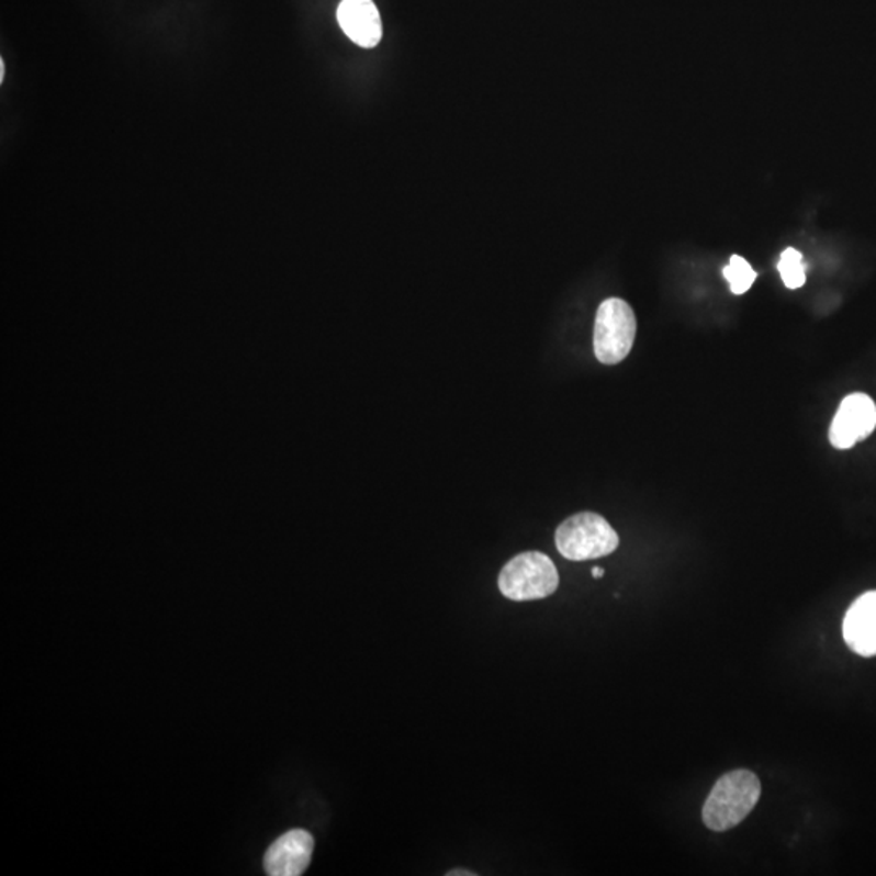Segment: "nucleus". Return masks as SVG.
I'll list each match as a JSON object with an SVG mask.
<instances>
[{
  "label": "nucleus",
  "mask_w": 876,
  "mask_h": 876,
  "mask_svg": "<svg viewBox=\"0 0 876 876\" xmlns=\"http://www.w3.org/2000/svg\"><path fill=\"white\" fill-rule=\"evenodd\" d=\"M762 797V783L749 770L725 774L712 787L703 807V821L716 833L732 830L742 823Z\"/></svg>",
  "instance_id": "1"
},
{
  "label": "nucleus",
  "mask_w": 876,
  "mask_h": 876,
  "mask_svg": "<svg viewBox=\"0 0 876 876\" xmlns=\"http://www.w3.org/2000/svg\"><path fill=\"white\" fill-rule=\"evenodd\" d=\"M619 544L616 529L597 513L583 512L570 516L555 532L557 549L573 562L609 555L616 552Z\"/></svg>",
  "instance_id": "2"
},
{
  "label": "nucleus",
  "mask_w": 876,
  "mask_h": 876,
  "mask_svg": "<svg viewBox=\"0 0 876 876\" xmlns=\"http://www.w3.org/2000/svg\"><path fill=\"white\" fill-rule=\"evenodd\" d=\"M559 572L546 553L525 552L513 557L498 575V589L507 599L538 600L559 587Z\"/></svg>",
  "instance_id": "3"
},
{
  "label": "nucleus",
  "mask_w": 876,
  "mask_h": 876,
  "mask_svg": "<svg viewBox=\"0 0 876 876\" xmlns=\"http://www.w3.org/2000/svg\"><path fill=\"white\" fill-rule=\"evenodd\" d=\"M637 336V317L624 299H606L594 322V355L600 364L616 366L630 355Z\"/></svg>",
  "instance_id": "4"
},
{
  "label": "nucleus",
  "mask_w": 876,
  "mask_h": 876,
  "mask_svg": "<svg viewBox=\"0 0 876 876\" xmlns=\"http://www.w3.org/2000/svg\"><path fill=\"white\" fill-rule=\"evenodd\" d=\"M876 427V404L865 393L842 400L830 429V441L838 450H849L872 436Z\"/></svg>",
  "instance_id": "5"
},
{
  "label": "nucleus",
  "mask_w": 876,
  "mask_h": 876,
  "mask_svg": "<svg viewBox=\"0 0 876 876\" xmlns=\"http://www.w3.org/2000/svg\"><path fill=\"white\" fill-rule=\"evenodd\" d=\"M314 847V836L307 831H288L278 838L265 854V872L270 876L302 875L311 864Z\"/></svg>",
  "instance_id": "6"
},
{
  "label": "nucleus",
  "mask_w": 876,
  "mask_h": 876,
  "mask_svg": "<svg viewBox=\"0 0 876 876\" xmlns=\"http://www.w3.org/2000/svg\"><path fill=\"white\" fill-rule=\"evenodd\" d=\"M842 637L858 656H876V591L862 594L851 604L842 620Z\"/></svg>",
  "instance_id": "7"
},
{
  "label": "nucleus",
  "mask_w": 876,
  "mask_h": 876,
  "mask_svg": "<svg viewBox=\"0 0 876 876\" xmlns=\"http://www.w3.org/2000/svg\"><path fill=\"white\" fill-rule=\"evenodd\" d=\"M336 16L342 32L358 46L369 49L382 40V20L372 0H341Z\"/></svg>",
  "instance_id": "8"
},
{
  "label": "nucleus",
  "mask_w": 876,
  "mask_h": 876,
  "mask_svg": "<svg viewBox=\"0 0 876 876\" xmlns=\"http://www.w3.org/2000/svg\"><path fill=\"white\" fill-rule=\"evenodd\" d=\"M777 270H779L780 278H783L784 284L789 290H799L807 281L802 254L794 249V247H789V249L780 254Z\"/></svg>",
  "instance_id": "9"
},
{
  "label": "nucleus",
  "mask_w": 876,
  "mask_h": 876,
  "mask_svg": "<svg viewBox=\"0 0 876 876\" xmlns=\"http://www.w3.org/2000/svg\"><path fill=\"white\" fill-rule=\"evenodd\" d=\"M722 273H725L726 280L729 281L730 291L737 295L745 294L755 283L756 277H759L752 265L740 256L730 257L729 265Z\"/></svg>",
  "instance_id": "10"
},
{
  "label": "nucleus",
  "mask_w": 876,
  "mask_h": 876,
  "mask_svg": "<svg viewBox=\"0 0 876 876\" xmlns=\"http://www.w3.org/2000/svg\"><path fill=\"white\" fill-rule=\"evenodd\" d=\"M448 876H474V872H467V871H451L448 872Z\"/></svg>",
  "instance_id": "11"
},
{
  "label": "nucleus",
  "mask_w": 876,
  "mask_h": 876,
  "mask_svg": "<svg viewBox=\"0 0 876 876\" xmlns=\"http://www.w3.org/2000/svg\"><path fill=\"white\" fill-rule=\"evenodd\" d=\"M593 576L594 579H603L604 570L600 566H596V569H593Z\"/></svg>",
  "instance_id": "12"
},
{
  "label": "nucleus",
  "mask_w": 876,
  "mask_h": 876,
  "mask_svg": "<svg viewBox=\"0 0 876 876\" xmlns=\"http://www.w3.org/2000/svg\"><path fill=\"white\" fill-rule=\"evenodd\" d=\"M3 78H5V63L0 60V83H3Z\"/></svg>",
  "instance_id": "13"
}]
</instances>
